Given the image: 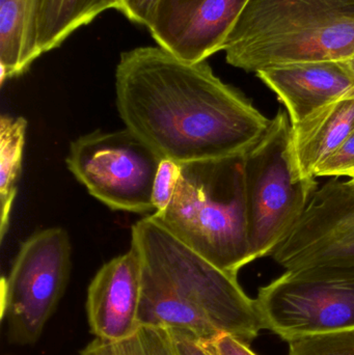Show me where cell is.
Here are the masks:
<instances>
[{"mask_svg": "<svg viewBox=\"0 0 354 355\" xmlns=\"http://www.w3.org/2000/svg\"><path fill=\"white\" fill-rule=\"evenodd\" d=\"M202 343L213 355H257L245 342L226 334Z\"/></svg>", "mask_w": 354, "mask_h": 355, "instance_id": "obj_22", "label": "cell"}, {"mask_svg": "<svg viewBox=\"0 0 354 355\" xmlns=\"http://www.w3.org/2000/svg\"><path fill=\"white\" fill-rule=\"evenodd\" d=\"M247 225L253 260L272 256L286 239L318 189L295 162L292 125L280 110L269 127L243 156Z\"/></svg>", "mask_w": 354, "mask_h": 355, "instance_id": "obj_5", "label": "cell"}, {"mask_svg": "<svg viewBox=\"0 0 354 355\" xmlns=\"http://www.w3.org/2000/svg\"><path fill=\"white\" fill-rule=\"evenodd\" d=\"M162 158L129 129L96 130L75 139L67 166L89 193L112 210L153 214V186Z\"/></svg>", "mask_w": 354, "mask_h": 355, "instance_id": "obj_8", "label": "cell"}, {"mask_svg": "<svg viewBox=\"0 0 354 355\" xmlns=\"http://www.w3.org/2000/svg\"><path fill=\"white\" fill-rule=\"evenodd\" d=\"M116 103L125 127L162 159L178 164L245 155L272 120L214 74L159 46L121 54Z\"/></svg>", "mask_w": 354, "mask_h": 355, "instance_id": "obj_1", "label": "cell"}, {"mask_svg": "<svg viewBox=\"0 0 354 355\" xmlns=\"http://www.w3.org/2000/svg\"><path fill=\"white\" fill-rule=\"evenodd\" d=\"M80 355H178L170 329L141 325L124 341L108 343L95 339Z\"/></svg>", "mask_w": 354, "mask_h": 355, "instance_id": "obj_17", "label": "cell"}, {"mask_svg": "<svg viewBox=\"0 0 354 355\" xmlns=\"http://www.w3.org/2000/svg\"><path fill=\"white\" fill-rule=\"evenodd\" d=\"M354 175V132L315 171V177L340 178Z\"/></svg>", "mask_w": 354, "mask_h": 355, "instance_id": "obj_20", "label": "cell"}, {"mask_svg": "<svg viewBox=\"0 0 354 355\" xmlns=\"http://www.w3.org/2000/svg\"><path fill=\"white\" fill-rule=\"evenodd\" d=\"M354 132V91L292 125L295 162L303 178L315 171Z\"/></svg>", "mask_w": 354, "mask_h": 355, "instance_id": "obj_13", "label": "cell"}, {"mask_svg": "<svg viewBox=\"0 0 354 355\" xmlns=\"http://www.w3.org/2000/svg\"><path fill=\"white\" fill-rule=\"evenodd\" d=\"M243 156L181 164L170 205L151 214L179 241L234 277L254 262Z\"/></svg>", "mask_w": 354, "mask_h": 355, "instance_id": "obj_4", "label": "cell"}, {"mask_svg": "<svg viewBox=\"0 0 354 355\" xmlns=\"http://www.w3.org/2000/svg\"><path fill=\"white\" fill-rule=\"evenodd\" d=\"M222 51L229 64L254 73L349 60L354 56V0H249Z\"/></svg>", "mask_w": 354, "mask_h": 355, "instance_id": "obj_3", "label": "cell"}, {"mask_svg": "<svg viewBox=\"0 0 354 355\" xmlns=\"http://www.w3.org/2000/svg\"><path fill=\"white\" fill-rule=\"evenodd\" d=\"M161 0H118L116 10L135 24L149 28Z\"/></svg>", "mask_w": 354, "mask_h": 355, "instance_id": "obj_21", "label": "cell"}, {"mask_svg": "<svg viewBox=\"0 0 354 355\" xmlns=\"http://www.w3.org/2000/svg\"><path fill=\"white\" fill-rule=\"evenodd\" d=\"M178 355H213L202 341L189 334L170 331Z\"/></svg>", "mask_w": 354, "mask_h": 355, "instance_id": "obj_23", "label": "cell"}, {"mask_svg": "<svg viewBox=\"0 0 354 355\" xmlns=\"http://www.w3.org/2000/svg\"><path fill=\"white\" fill-rule=\"evenodd\" d=\"M41 0H0L1 83L24 74L37 58Z\"/></svg>", "mask_w": 354, "mask_h": 355, "instance_id": "obj_14", "label": "cell"}, {"mask_svg": "<svg viewBox=\"0 0 354 355\" xmlns=\"http://www.w3.org/2000/svg\"><path fill=\"white\" fill-rule=\"evenodd\" d=\"M288 344V355H354V329L303 336Z\"/></svg>", "mask_w": 354, "mask_h": 355, "instance_id": "obj_18", "label": "cell"}, {"mask_svg": "<svg viewBox=\"0 0 354 355\" xmlns=\"http://www.w3.org/2000/svg\"><path fill=\"white\" fill-rule=\"evenodd\" d=\"M286 270L354 265V184L332 178L310 200L299 223L272 254Z\"/></svg>", "mask_w": 354, "mask_h": 355, "instance_id": "obj_9", "label": "cell"}, {"mask_svg": "<svg viewBox=\"0 0 354 355\" xmlns=\"http://www.w3.org/2000/svg\"><path fill=\"white\" fill-rule=\"evenodd\" d=\"M349 180H351V182H353V183L354 184V175H353V177H351V179H349Z\"/></svg>", "mask_w": 354, "mask_h": 355, "instance_id": "obj_25", "label": "cell"}, {"mask_svg": "<svg viewBox=\"0 0 354 355\" xmlns=\"http://www.w3.org/2000/svg\"><path fill=\"white\" fill-rule=\"evenodd\" d=\"M284 104L297 125L328 104L354 91L348 60L270 67L256 73Z\"/></svg>", "mask_w": 354, "mask_h": 355, "instance_id": "obj_12", "label": "cell"}, {"mask_svg": "<svg viewBox=\"0 0 354 355\" xmlns=\"http://www.w3.org/2000/svg\"><path fill=\"white\" fill-rule=\"evenodd\" d=\"M141 265L139 323L189 334L202 342L222 334L249 345L262 327L256 300L237 277L179 241L151 215L131 227Z\"/></svg>", "mask_w": 354, "mask_h": 355, "instance_id": "obj_2", "label": "cell"}, {"mask_svg": "<svg viewBox=\"0 0 354 355\" xmlns=\"http://www.w3.org/2000/svg\"><path fill=\"white\" fill-rule=\"evenodd\" d=\"M349 66H351V70H353L354 74V56L348 60Z\"/></svg>", "mask_w": 354, "mask_h": 355, "instance_id": "obj_24", "label": "cell"}, {"mask_svg": "<svg viewBox=\"0 0 354 355\" xmlns=\"http://www.w3.org/2000/svg\"><path fill=\"white\" fill-rule=\"evenodd\" d=\"M180 173V164L170 159H162L154 181L152 198L155 208L154 213L163 212L168 208L174 196Z\"/></svg>", "mask_w": 354, "mask_h": 355, "instance_id": "obj_19", "label": "cell"}, {"mask_svg": "<svg viewBox=\"0 0 354 355\" xmlns=\"http://www.w3.org/2000/svg\"><path fill=\"white\" fill-rule=\"evenodd\" d=\"M27 121L2 114L0 118V241L10 227V213L22 172Z\"/></svg>", "mask_w": 354, "mask_h": 355, "instance_id": "obj_16", "label": "cell"}, {"mask_svg": "<svg viewBox=\"0 0 354 355\" xmlns=\"http://www.w3.org/2000/svg\"><path fill=\"white\" fill-rule=\"evenodd\" d=\"M118 0H41L37 16L39 54L60 47L81 26L107 10H116Z\"/></svg>", "mask_w": 354, "mask_h": 355, "instance_id": "obj_15", "label": "cell"}, {"mask_svg": "<svg viewBox=\"0 0 354 355\" xmlns=\"http://www.w3.org/2000/svg\"><path fill=\"white\" fill-rule=\"evenodd\" d=\"M141 290V260L132 248L97 271L87 297L89 331L96 339L116 343L139 331Z\"/></svg>", "mask_w": 354, "mask_h": 355, "instance_id": "obj_11", "label": "cell"}, {"mask_svg": "<svg viewBox=\"0 0 354 355\" xmlns=\"http://www.w3.org/2000/svg\"><path fill=\"white\" fill-rule=\"evenodd\" d=\"M249 0H161L149 26L157 46L184 62H199L224 50Z\"/></svg>", "mask_w": 354, "mask_h": 355, "instance_id": "obj_10", "label": "cell"}, {"mask_svg": "<svg viewBox=\"0 0 354 355\" xmlns=\"http://www.w3.org/2000/svg\"><path fill=\"white\" fill-rule=\"evenodd\" d=\"M256 304L263 329L286 342L354 329V265L286 270L260 288Z\"/></svg>", "mask_w": 354, "mask_h": 355, "instance_id": "obj_6", "label": "cell"}, {"mask_svg": "<svg viewBox=\"0 0 354 355\" xmlns=\"http://www.w3.org/2000/svg\"><path fill=\"white\" fill-rule=\"evenodd\" d=\"M70 237L48 227L21 244L0 285L1 321L15 345L35 344L62 300L71 273Z\"/></svg>", "mask_w": 354, "mask_h": 355, "instance_id": "obj_7", "label": "cell"}]
</instances>
